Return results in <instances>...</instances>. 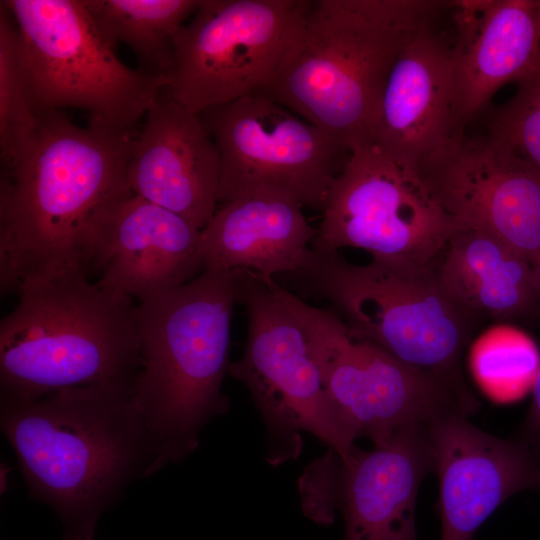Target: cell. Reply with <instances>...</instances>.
I'll return each mask as SVG.
<instances>
[{"label": "cell", "mask_w": 540, "mask_h": 540, "mask_svg": "<svg viewBox=\"0 0 540 540\" xmlns=\"http://www.w3.org/2000/svg\"><path fill=\"white\" fill-rule=\"evenodd\" d=\"M138 133L61 110H39L18 154L2 164L0 287L91 268L104 218L131 193L127 165Z\"/></svg>", "instance_id": "1"}, {"label": "cell", "mask_w": 540, "mask_h": 540, "mask_svg": "<svg viewBox=\"0 0 540 540\" xmlns=\"http://www.w3.org/2000/svg\"><path fill=\"white\" fill-rule=\"evenodd\" d=\"M134 391V384H107L1 400V431L29 495L63 522L62 540L94 534L128 485L156 472L155 445Z\"/></svg>", "instance_id": "2"}, {"label": "cell", "mask_w": 540, "mask_h": 540, "mask_svg": "<svg viewBox=\"0 0 540 540\" xmlns=\"http://www.w3.org/2000/svg\"><path fill=\"white\" fill-rule=\"evenodd\" d=\"M240 300L241 271L203 270L135 305L141 359L135 400L155 445L156 472L194 452L204 427L230 408L222 385Z\"/></svg>", "instance_id": "3"}, {"label": "cell", "mask_w": 540, "mask_h": 540, "mask_svg": "<svg viewBox=\"0 0 540 540\" xmlns=\"http://www.w3.org/2000/svg\"><path fill=\"white\" fill-rule=\"evenodd\" d=\"M447 3L311 0L300 39L266 95L350 150L370 141L394 60Z\"/></svg>", "instance_id": "4"}, {"label": "cell", "mask_w": 540, "mask_h": 540, "mask_svg": "<svg viewBox=\"0 0 540 540\" xmlns=\"http://www.w3.org/2000/svg\"><path fill=\"white\" fill-rule=\"evenodd\" d=\"M0 323L1 400L59 390L134 384L140 372L136 303L87 272L32 278Z\"/></svg>", "instance_id": "5"}, {"label": "cell", "mask_w": 540, "mask_h": 540, "mask_svg": "<svg viewBox=\"0 0 540 540\" xmlns=\"http://www.w3.org/2000/svg\"><path fill=\"white\" fill-rule=\"evenodd\" d=\"M314 253L296 279L325 299L353 335L472 393L462 356L480 325L448 296L432 266L408 269L373 259L358 265L339 252Z\"/></svg>", "instance_id": "6"}, {"label": "cell", "mask_w": 540, "mask_h": 540, "mask_svg": "<svg viewBox=\"0 0 540 540\" xmlns=\"http://www.w3.org/2000/svg\"><path fill=\"white\" fill-rule=\"evenodd\" d=\"M278 292L304 331L329 402L352 442L381 444L405 427L477 412L473 393L353 335L332 309L309 305L279 284Z\"/></svg>", "instance_id": "7"}, {"label": "cell", "mask_w": 540, "mask_h": 540, "mask_svg": "<svg viewBox=\"0 0 540 540\" xmlns=\"http://www.w3.org/2000/svg\"><path fill=\"white\" fill-rule=\"evenodd\" d=\"M14 18L37 110L81 109L89 119L135 125L169 86L124 65L102 38L83 0H2Z\"/></svg>", "instance_id": "8"}, {"label": "cell", "mask_w": 540, "mask_h": 540, "mask_svg": "<svg viewBox=\"0 0 540 540\" xmlns=\"http://www.w3.org/2000/svg\"><path fill=\"white\" fill-rule=\"evenodd\" d=\"M457 229L419 166L370 140L351 149L334 180L312 249L329 254L358 248L373 260L425 269Z\"/></svg>", "instance_id": "9"}, {"label": "cell", "mask_w": 540, "mask_h": 540, "mask_svg": "<svg viewBox=\"0 0 540 540\" xmlns=\"http://www.w3.org/2000/svg\"><path fill=\"white\" fill-rule=\"evenodd\" d=\"M240 302L247 336L229 374L247 387L265 423L267 462L276 467L297 460L303 433L347 458L357 446L329 402L304 331L280 297L278 283L241 271Z\"/></svg>", "instance_id": "10"}, {"label": "cell", "mask_w": 540, "mask_h": 540, "mask_svg": "<svg viewBox=\"0 0 540 540\" xmlns=\"http://www.w3.org/2000/svg\"><path fill=\"white\" fill-rule=\"evenodd\" d=\"M311 0H201L174 37L167 90L189 112L266 94L300 39Z\"/></svg>", "instance_id": "11"}, {"label": "cell", "mask_w": 540, "mask_h": 540, "mask_svg": "<svg viewBox=\"0 0 540 540\" xmlns=\"http://www.w3.org/2000/svg\"><path fill=\"white\" fill-rule=\"evenodd\" d=\"M198 115L219 154L218 204L266 195L322 213L346 145L266 94Z\"/></svg>", "instance_id": "12"}, {"label": "cell", "mask_w": 540, "mask_h": 540, "mask_svg": "<svg viewBox=\"0 0 540 540\" xmlns=\"http://www.w3.org/2000/svg\"><path fill=\"white\" fill-rule=\"evenodd\" d=\"M434 471L428 424H414L370 450L347 457L328 451L298 480L303 513L329 525L339 510L344 540H417L415 507L420 484Z\"/></svg>", "instance_id": "13"}, {"label": "cell", "mask_w": 540, "mask_h": 540, "mask_svg": "<svg viewBox=\"0 0 540 540\" xmlns=\"http://www.w3.org/2000/svg\"><path fill=\"white\" fill-rule=\"evenodd\" d=\"M419 168L458 228L487 233L533 263L540 253V175L509 147L463 131Z\"/></svg>", "instance_id": "14"}, {"label": "cell", "mask_w": 540, "mask_h": 540, "mask_svg": "<svg viewBox=\"0 0 540 540\" xmlns=\"http://www.w3.org/2000/svg\"><path fill=\"white\" fill-rule=\"evenodd\" d=\"M439 479L440 540H473L508 498L539 489L540 463L518 439L492 436L454 413L428 424Z\"/></svg>", "instance_id": "15"}, {"label": "cell", "mask_w": 540, "mask_h": 540, "mask_svg": "<svg viewBox=\"0 0 540 540\" xmlns=\"http://www.w3.org/2000/svg\"><path fill=\"white\" fill-rule=\"evenodd\" d=\"M91 267L100 287L144 303L204 270L201 229L131 192L108 210Z\"/></svg>", "instance_id": "16"}, {"label": "cell", "mask_w": 540, "mask_h": 540, "mask_svg": "<svg viewBox=\"0 0 540 540\" xmlns=\"http://www.w3.org/2000/svg\"><path fill=\"white\" fill-rule=\"evenodd\" d=\"M131 191L201 230L216 211L219 154L198 114L162 90L145 115L127 165Z\"/></svg>", "instance_id": "17"}, {"label": "cell", "mask_w": 540, "mask_h": 540, "mask_svg": "<svg viewBox=\"0 0 540 540\" xmlns=\"http://www.w3.org/2000/svg\"><path fill=\"white\" fill-rule=\"evenodd\" d=\"M436 20L416 30L394 60L371 138L418 166L463 132L453 113V38Z\"/></svg>", "instance_id": "18"}, {"label": "cell", "mask_w": 540, "mask_h": 540, "mask_svg": "<svg viewBox=\"0 0 540 540\" xmlns=\"http://www.w3.org/2000/svg\"><path fill=\"white\" fill-rule=\"evenodd\" d=\"M453 113L476 118L504 85L540 67V0L451 1Z\"/></svg>", "instance_id": "19"}, {"label": "cell", "mask_w": 540, "mask_h": 540, "mask_svg": "<svg viewBox=\"0 0 540 540\" xmlns=\"http://www.w3.org/2000/svg\"><path fill=\"white\" fill-rule=\"evenodd\" d=\"M315 234L303 208L290 200L266 195L238 198L221 204L201 230L204 270L296 278L312 264Z\"/></svg>", "instance_id": "20"}, {"label": "cell", "mask_w": 540, "mask_h": 540, "mask_svg": "<svg viewBox=\"0 0 540 540\" xmlns=\"http://www.w3.org/2000/svg\"><path fill=\"white\" fill-rule=\"evenodd\" d=\"M453 302L485 321L540 326V294L530 262L482 231L458 228L432 265Z\"/></svg>", "instance_id": "21"}, {"label": "cell", "mask_w": 540, "mask_h": 540, "mask_svg": "<svg viewBox=\"0 0 540 540\" xmlns=\"http://www.w3.org/2000/svg\"><path fill=\"white\" fill-rule=\"evenodd\" d=\"M97 31L112 48L127 45L139 70L167 77L173 66L174 37L201 0H83Z\"/></svg>", "instance_id": "22"}, {"label": "cell", "mask_w": 540, "mask_h": 540, "mask_svg": "<svg viewBox=\"0 0 540 540\" xmlns=\"http://www.w3.org/2000/svg\"><path fill=\"white\" fill-rule=\"evenodd\" d=\"M38 118L17 24L0 3V150L10 162L32 134Z\"/></svg>", "instance_id": "23"}, {"label": "cell", "mask_w": 540, "mask_h": 540, "mask_svg": "<svg viewBox=\"0 0 540 540\" xmlns=\"http://www.w3.org/2000/svg\"><path fill=\"white\" fill-rule=\"evenodd\" d=\"M470 364L484 392L495 401L508 402L533 386L540 358L528 337L512 329H501L475 344Z\"/></svg>", "instance_id": "24"}, {"label": "cell", "mask_w": 540, "mask_h": 540, "mask_svg": "<svg viewBox=\"0 0 540 540\" xmlns=\"http://www.w3.org/2000/svg\"><path fill=\"white\" fill-rule=\"evenodd\" d=\"M491 116L489 132L540 175V67L516 83Z\"/></svg>", "instance_id": "25"}, {"label": "cell", "mask_w": 540, "mask_h": 540, "mask_svg": "<svg viewBox=\"0 0 540 540\" xmlns=\"http://www.w3.org/2000/svg\"><path fill=\"white\" fill-rule=\"evenodd\" d=\"M540 463V368L532 386V401L518 437Z\"/></svg>", "instance_id": "26"}, {"label": "cell", "mask_w": 540, "mask_h": 540, "mask_svg": "<svg viewBox=\"0 0 540 540\" xmlns=\"http://www.w3.org/2000/svg\"><path fill=\"white\" fill-rule=\"evenodd\" d=\"M531 267L533 271L534 281L540 294V253L531 264Z\"/></svg>", "instance_id": "27"}, {"label": "cell", "mask_w": 540, "mask_h": 540, "mask_svg": "<svg viewBox=\"0 0 540 540\" xmlns=\"http://www.w3.org/2000/svg\"><path fill=\"white\" fill-rule=\"evenodd\" d=\"M70 540H95V539H94V534H91V535L76 537Z\"/></svg>", "instance_id": "28"}, {"label": "cell", "mask_w": 540, "mask_h": 540, "mask_svg": "<svg viewBox=\"0 0 540 540\" xmlns=\"http://www.w3.org/2000/svg\"><path fill=\"white\" fill-rule=\"evenodd\" d=\"M539 490H540V476H539Z\"/></svg>", "instance_id": "29"}]
</instances>
